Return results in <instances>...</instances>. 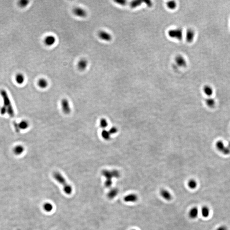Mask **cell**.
I'll return each instance as SVG.
<instances>
[{
    "label": "cell",
    "instance_id": "18",
    "mask_svg": "<svg viewBox=\"0 0 230 230\" xmlns=\"http://www.w3.org/2000/svg\"><path fill=\"white\" fill-rule=\"evenodd\" d=\"M201 214L204 217H207L210 214V210L208 207L204 206L201 210Z\"/></svg>",
    "mask_w": 230,
    "mask_h": 230
},
{
    "label": "cell",
    "instance_id": "23",
    "mask_svg": "<svg viewBox=\"0 0 230 230\" xmlns=\"http://www.w3.org/2000/svg\"><path fill=\"white\" fill-rule=\"evenodd\" d=\"M110 135L111 134H110L109 132L106 130H104L102 131V137L104 139L106 140H109L110 139Z\"/></svg>",
    "mask_w": 230,
    "mask_h": 230
},
{
    "label": "cell",
    "instance_id": "1",
    "mask_svg": "<svg viewBox=\"0 0 230 230\" xmlns=\"http://www.w3.org/2000/svg\"><path fill=\"white\" fill-rule=\"evenodd\" d=\"M53 177L58 182H59V183L61 184V185L64 186V190L66 194H71L72 191V187L67 183L65 179L60 173L55 172L53 174Z\"/></svg>",
    "mask_w": 230,
    "mask_h": 230
},
{
    "label": "cell",
    "instance_id": "13",
    "mask_svg": "<svg viewBox=\"0 0 230 230\" xmlns=\"http://www.w3.org/2000/svg\"><path fill=\"white\" fill-rule=\"evenodd\" d=\"M160 195L162 197L166 200H170L172 198V197L170 192L165 189H162L161 190Z\"/></svg>",
    "mask_w": 230,
    "mask_h": 230
},
{
    "label": "cell",
    "instance_id": "7",
    "mask_svg": "<svg viewBox=\"0 0 230 230\" xmlns=\"http://www.w3.org/2000/svg\"><path fill=\"white\" fill-rule=\"evenodd\" d=\"M44 42L47 46H52L56 43V37L53 35H48L45 37Z\"/></svg>",
    "mask_w": 230,
    "mask_h": 230
},
{
    "label": "cell",
    "instance_id": "26",
    "mask_svg": "<svg viewBox=\"0 0 230 230\" xmlns=\"http://www.w3.org/2000/svg\"><path fill=\"white\" fill-rule=\"evenodd\" d=\"M141 4L142 2L141 1H134L130 3V7L132 8H135L140 5Z\"/></svg>",
    "mask_w": 230,
    "mask_h": 230
},
{
    "label": "cell",
    "instance_id": "10",
    "mask_svg": "<svg viewBox=\"0 0 230 230\" xmlns=\"http://www.w3.org/2000/svg\"><path fill=\"white\" fill-rule=\"evenodd\" d=\"M195 36V31L192 29H188L187 30L186 33V39L188 43H191L194 40Z\"/></svg>",
    "mask_w": 230,
    "mask_h": 230
},
{
    "label": "cell",
    "instance_id": "6",
    "mask_svg": "<svg viewBox=\"0 0 230 230\" xmlns=\"http://www.w3.org/2000/svg\"><path fill=\"white\" fill-rule=\"evenodd\" d=\"M98 35L100 39L105 42H110L112 39V35L105 31L101 30L98 32Z\"/></svg>",
    "mask_w": 230,
    "mask_h": 230
},
{
    "label": "cell",
    "instance_id": "8",
    "mask_svg": "<svg viewBox=\"0 0 230 230\" xmlns=\"http://www.w3.org/2000/svg\"><path fill=\"white\" fill-rule=\"evenodd\" d=\"M88 65V62L85 59H80L77 63V68L80 71H84L87 68Z\"/></svg>",
    "mask_w": 230,
    "mask_h": 230
},
{
    "label": "cell",
    "instance_id": "29",
    "mask_svg": "<svg viewBox=\"0 0 230 230\" xmlns=\"http://www.w3.org/2000/svg\"><path fill=\"white\" fill-rule=\"evenodd\" d=\"M112 174L113 175L114 177L118 178L120 176V174L119 172L117 170H113L112 171Z\"/></svg>",
    "mask_w": 230,
    "mask_h": 230
},
{
    "label": "cell",
    "instance_id": "21",
    "mask_svg": "<svg viewBox=\"0 0 230 230\" xmlns=\"http://www.w3.org/2000/svg\"><path fill=\"white\" fill-rule=\"evenodd\" d=\"M29 127V123L26 121H22L18 124V127L22 130H25Z\"/></svg>",
    "mask_w": 230,
    "mask_h": 230
},
{
    "label": "cell",
    "instance_id": "24",
    "mask_svg": "<svg viewBox=\"0 0 230 230\" xmlns=\"http://www.w3.org/2000/svg\"><path fill=\"white\" fill-rule=\"evenodd\" d=\"M167 8L170 9H174L177 7V3L174 1H169L166 3Z\"/></svg>",
    "mask_w": 230,
    "mask_h": 230
},
{
    "label": "cell",
    "instance_id": "16",
    "mask_svg": "<svg viewBox=\"0 0 230 230\" xmlns=\"http://www.w3.org/2000/svg\"><path fill=\"white\" fill-rule=\"evenodd\" d=\"M118 192H119V191H118V190L117 189H112L108 193L107 196L110 199H112L115 198V197L117 196V195L118 194Z\"/></svg>",
    "mask_w": 230,
    "mask_h": 230
},
{
    "label": "cell",
    "instance_id": "34",
    "mask_svg": "<svg viewBox=\"0 0 230 230\" xmlns=\"http://www.w3.org/2000/svg\"></svg>",
    "mask_w": 230,
    "mask_h": 230
},
{
    "label": "cell",
    "instance_id": "28",
    "mask_svg": "<svg viewBox=\"0 0 230 230\" xmlns=\"http://www.w3.org/2000/svg\"><path fill=\"white\" fill-rule=\"evenodd\" d=\"M44 208L47 211H50L52 209V206L50 204H46L44 205Z\"/></svg>",
    "mask_w": 230,
    "mask_h": 230
},
{
    "label": "cell",
    "instance_id": "5",
    "mask_svg": "<svg viewBox=\"0 0 230 230\" xmlns=\"http://www.w3.org/2000/svg\"><path fill=\"white\" fill-rule=\"evenodd\" d=\"M61 106L63 112L66 115H68L71 112V108L68 100L63 99L61 101Z\"/></svg>",
    "mask_w": 230,
    "mask_h": 230
},
{
    "label": "cell",
    "instance_id": "31",
    "mask_svg": "<svg viewBox=\"0 0 230 230\" xmlns=\"http://www.w3.org/2000/svg\"><path fill=\"white\" fill-rule=\"evenodd\" d=\"M216 230H227V227L225 226H221L218 227Z\"/></svg>",
    "mask_w": 230,
    "mask_h": 230
},
{
    "label": "cell",
    "instance_id": "33",
    "mask_svg": "<svg viewBox=\"0 0 230 230\" xmlns=\"http://www.w3.org/2000/svg\"><path fill=\"white\" fill-rule=\"evenodd\" d=\"M228 147H229V148L230 149V142H229L228 143Z\"/></svg>",
    "mask_w": 230,
    "mask_h": 230
},
{
    "label": "cell",
    "instance_id": "12",
    "mask_svg": "<svg viewBox=\"0 0 230 230\" xmlns=\"http://www.w3.org/2000/svg\"><path fill=\"white\" fill-rule=\"evenodd\" d=\"M37 84L40 88L44 89L48 86V82L45 78H40L37 81Z\"/></svg>",
    "mask_w": 230,
    "mask_h": 230
},
{
    "label": "cell",
    "instance_id": "25",
    "mask_svg": "<svg viewBox=\"0 0 230 230\" xmlns=\"http://www.w3.org/2000/svg\"><path fill=\"white\" fill-rule=\"evenodd\" d=\"M100 126L103 129L106 128L108 126V122L105 119H102L100 121Z\"/></svg>",
    "mask_w": 230,
    "mask_h": 230
},
{
    "label": "cell",
    "instance_id": "3",
    "mask_svg": "<svg viewBox=\"0 0 230 230\" xmlns=\"http://www.w3.org/2000/svg\"><path fill=\"white\" fill-rule=\"evenodd\" d=\"M216 146L217 150L225 155L230 154V149L227 146H225L222 141H219L216 144Z\"/></svg>",
    "mask_w": 230,
    "mask_h": 230
},
{
    "label": "cell",
    "instance_id": "11",
    "mask_svg": "<svg viewBox=\"0 0 230 230\" xmlns=\"http://www.w3.org/2000/svg\"><path fill=\"white\" fill-rule=\"evenodd\" d=\"M138 200V197L136 194H131L126 196L124 197V201L125 202H135Z\"/></svg>",
    "mask_w": 230,
    "mask_h": 230
},
{
    "label": "cell",
    "instance_id": "30",
    "mask_svg": "<svg viewBox=\"0 0 230 230\" xmlns=\"http://www.w3.org/2000/svg\"><path fill=\"white\" fill-rule=\"evenodd\" d=\"M109 132L111 135H112V134H114L116 133L117 132V129L116 127H112L110 129V130L109 131Z\"/></svg>",
    "mask_w": 230,
    "mask_h": 230
},
{
    "label": "cell",
    "instance_id": "19",
    "mask_svg": "<svg viewBox=\"0 0 230 230\" xmlns=\"http://www.w3.org/2000/svg\"><path fill=\"white\" fill-rule=\"evenodd\" d=\"M24 76L23 74L21 73H19L15 77V80H16L17 83H18V84H21L24 83Z\"/></svg>",
    "mask_w": 230,
    "mask_h": 230
},
{
    "label": "cell",
    "instance_id": "4",
    "mask_svg": "<svg viewBox=\"0 0 230 230\" xmlns=\"http://www.w3.org/2000/svg\"><path fill=\"white\" fill-rule=\"evenodd\" d=\"M72 12L74 15L78 17L84 18L87 16V12L85 9L81 7H75L73 9Z\"/></svg>",
    "mask_w": 230,
    "mask_h": 230
},
{
    "label": "cell",
    "instance_id": "22",
    "mask_svg": "<svg viewBox=\"0 0 230 230\" xmlns=\"http://www.w3.org/2000/svg\"><path fill=\"white\" fill-rule=\"evenodd\" d=\"M188 187L191 189H194L197 187V182L194 179H190L189 181L187 183Z\"/></svg>",
    "mask_w": 230,
    "mask_h": 230
},
{
    "label": "cell",
    "instance_id": "14",
    "mask_svg": "<svg viewBox=\"0 0 230 230\" xmlns=\"http://www.w3.org/2000/svg\"><path fill=\"white\" fill-rule=\"evenodd\" d=\"M204 92L208 97H211L213 94V89L210 86L208 85H205L203 87Z\"/></svg>",
    "mask_w": 230,
    "mask_h": 230
},
{
    "label": "cell",
    "instance_id": "20",
    "mask_svg": "<svg viewBox=\"0 0 230 230\" xmlns=\"http://www.w3.org/2000/svg\"><path fill=\"white\" fill-rule=\"evenodd\" d=\"M205 102L207 106L210 108L214 107L215 104V101L214 99L210 97L207 99L205 100Z\"/></svg>",
    "mask_w": 230,
    "mask_h": 230
},
{
    "label": "cell",
    "instance_id": "15",
    "mask_svg": "<svg viewBox=\"0 0 230 230\" xmlns=\"http://www.w3.org/2000/svg\"><path fill=\"white\" fill-rule=\"evenodd\" d=\"M199 214V210L196 207H193L190 210L189 213V216L191 219H196L198 217Z\"/></svg>",
    "mask_w": 230,
    "mask_h": 230
},
{
    "label": "cell",
    "instance_id": "32",
    "mask_svg": "<svg viewBox=\"0 0 230 230\" xmlns=\"http://www.w3.org/2000/svg\"><path fill=\"white\" fill-rule=\"evenodd\" d=\"M117 2L119 4H121L122 5H125L126 4V1H117Z\"/></svg>",
    "mask_w": 230,
    "mask_h": 230
},
{
    "label": "cell",
    "instance_id": "9",
    "mask_svg": "<svg viewBox=\"0 0 230 230\" xmlns=\"http://www.w3.org/2000/svg\"><path fill=\"white\" fill-rule=\"evenodd\" d=\"M175 62L177 65L179 67H186L187 65V62L186 59L183 56L181 55H178L176 57Z\"/></svg>",
    "mask_w": 230,
    "mask_h": 230
},
{
    "label": "cell",
    "instance_id": "2",
    "mask_svg": "<svg viewBox=\"0 0 230 230\" xmlns=\"http://www.w3.org/2000/svg\"><path fill=\"white\" fill-rule=\"evenodd\" d=\"M167 34L170 37L173 39L181 40L183 38V31L181 28L170 30L168 31Z\"/></svg>",
    "mask_w": 230,
    "mask_h": 230
},
{
    "label": "cell",
    "instance_id": "27",
    "mask_svg": "<svg viewBox=\"0 0 230 230\" xmlns=\"http://www.w3.org/2000/svg\"><path fill=\"white\" fill-rule=\"evenodd\" d=\"M29 2L27 0H22V1H21L20 2H19V4L21 7H26L28 5Z\"/></svg>",
    "mask_w": 230,
    "mask_h": 230
},
{
    "label": "cell",
    "instance_id": "17",
    "mask_svg": "<svg viewBox=\"0 0 230 230\" xmlns=\"http://www.w3.org/2000/svg\"><path fill=\"white\" fill-rule=\"evenodd\" d=\"M24 151V148L23 146L21 145H17L14 148V152L16 155H20L23 153Z\"/></svg>",
    "mask_w": 230,
    "mask_h": 230
}]
</instances>
